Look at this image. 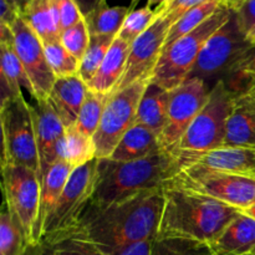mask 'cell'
<instances>
[{
	"mask_svg": "<svg viewBox=\"0 0 255 255\" xmlns=\"http://www.w3.org/2000/svg\"><path fill=\"white\" fill-rule=\"evenodd\" d=\"M163 202V188H156L105 209H86L71 236L91 242L106 255H117L128 247L157 238Z\"/></svg>",
	"mask_w": 255,
	"mask_h": 255,
	"instance_id": "cell-1",
	"label": "cell"
},
{
	"mask_svg": "<svg viewBox=\"0 0 255 255\" xmlns=\"http://www.w3.org/2000/svg\"><path fill=\"white\" fill-rule=\"evenodd\" d=\"M163 209L156 239H187L211 244L241 213L209 197L163 186Z\"/></svg>",
	"mask_w": 255,
	"mask_h": 255,
	"instance_id": "cell-2",
	"label": "cell"
},
{
	"mask_svg": "<svg viewBox=\"0 0 255 255\" xmlns=\"http://www.w3.org/2000/svg\"><path fill=\"white\" fill-rule=\"evenodd\" d=\"M177 173L176 159L164 151L137 161L97 159L96 182L87 209L100 211L149 189L162 188Z\"/></svg>",
	"mask_w": 255,
	"mask_h": 255,
	"instance_id": "cell-3",
	"label": "cell"
},
{
	"mask_svg": "<svg viewBox=\"0 0 255 255\" xmlns=\"http://www.w3.org/2000/svg\"><path fill=\"white\" fill-rule=\"evenodd\" d=\"M234 95L224 81L212 87L207 104L171 153L178 172L197 157L223 147Z\"/></svg>",
	"mask_w": 255,
	"mask_h": 255,
	"instance_id": "cell-4",
	"label": "cell"
},
{
	"mask_svg": "<svg viewBox=\"0 0 255 255\" xmlns=\"http://www.w3.org/2000/svg\"><path fill=\"white\" fill-rule=\"evenodd\" d=\"M232 12L233 10L221 5L197 29L167 46L162 52L151 81L168 91L183 84L188 79L207 41L228 21Z\"/></svg>",
	"mask_w": 255,
	"mask_h": 255,
	"instance_id": "cell-5",
	"label": "cell"
},
{
	"mask_svg": "<svg viewBox=\"0 0 255 255\" xmlns=\"http://www.w3.org/2000/svg\"><path fill=\"white\" fill-rule=\"evenodd\" d=\"M0 126L2 133V164H19L39 174L42 181L39 149L30 104L24 95L1 100Z\"/></svg>",
	"mask_w": 255,
	"mask_h": 255,
	"instance_id": "cell-6",
	"label": "cell"
},
{
	"mask_svg": "<svg viewBox=\"0 0 255 255\" xmlns=\"http://www.w3.org/2000/svg\"><path fill=\"white\" fill-rule=\"evenodd\" d=\"M97 158L75 168L67 181L61 197L42 232L41 244L54 246L67 238L79 227L90 206L96 182Z\"/></svg>",
	"mask_w": 255,
	"mask_h": 255,
	"instance_id": "cell-7",
	"label": "cell"
},
{
	"mask_svg": "<svg viewBox=\"0 0 255 255\" xmlns=\"http://www.w3.org/2000/svg\"><path fill=\"white\" fill-rule=\"evenodd\" d=\"M163 186L209 197L241 212L255 204V177L248 174L182 169Z\"/></svg>",
	"mask_w": 255,
	"mask_h": 255,
	"instance_id": "cell-8",
	"label": "cell"
},
{
	"mask_svg": "<svg viewBox=\"0 0 255 255\" xmlns=\"http://www.w3.org/2000/svg\"><path fill=\"white\" fill-rule=\"evenodd\" d=\"M1 177L4 206L20 224L29 246H39L37 222L41 194L39 174L19 164H2Z\"/></svg>",
	"mask_w": 255,
	"mask_h": 255,
	"instance_id": "cell-9",
	"label": "cell"
},
{
	"mask_svg": "<svg viewBox=\"0 0 255 255\" xmlns=\"http://www.w3.org/2000/svg\"><path fill=\"white\" fill-rule=\"evenodd\" d=\"M151 79L139 80L110 96L101 122L94 136L96 158H110L114 149L137 122L139 101Z\"/></svg>",
	"mask_w": 255,
	"mask_h": 255,
	"instance_id": "cell-10",
	"label": "cell"
},
{
	"mask_svg": "<svg viewBox=\"0 0 255 255\" xmlns=\"http://www.w3.org/2000/svg\"><path fill=\"white\" fill-rule=\"evenodd\" d=\"M211 89L199 79H188L171 91L166 126L159 136L162 151L172 153L209 97Z\"/></svg>",
	"mask_w": 255,
	"mask_h": 255,
	"instance_id": "cell-11",
	"label": "cell"
},
{
	"mask_svg": "<svg viewBox=\"0 0 255 255\" xmlns=\"http://www.w3.org/2000/svg\"><path fill=\"white\" fill-rule=\"evenodd\" d=\"M9 27L12 32L16 54L32 86V97L34 100H46L56 76L47 62L41 39L21 14Z\"/></svg>",
	"mask_w": 255,
	"mask_h": 255,
	"instance_id": "cell-12",
	"label": "cell"
},
{
	"mask_svg": "<svg viewBox=\"0 0 255 255\" xmlns=\"http://www.w3.org/2000/svg\"><path fill=\"white\" fill-rule=\"evenodd\" d=\"M171 26L169 20L158 14L153 24L134 40L131 45L125 74L114 92L120 91L139 80L152 79L154 69L163 52L164 42Z\"/></svg>",
	"mask_w": 255,
	"mask_h": 255,
	"instance_id": "cell-13",
	"label": "cell"
},
{
	"mask_svg": "<svg viewBox=\"0 0 255 255\" xmlns=\"http://www.w3.org/2000/svg\"><path fill=\"white\" fill-rule=\"evenodd\" d=\"M30 111L34 122L41 173L44 177V173L51 164L57 161H64L62 152L66 127L47 99L35 100V104L30 105Z\"/></svg>",
	"mask_w": 255,
	"mask_h": 255,
	"instance_id": "cell-14",
	"label": "cell"
},
{
	"mask_svg": "<svg viewBox=\"0 0 255 255\" xmlns=\"http://www.w3.org/2000/svg\"><path fill=\"white\" fill-rule=\"evenodd\" d=\"M223 147L255 148V85L234 95Z\"/></svg>",
	"mask_w": 255,
	"mask_h": 255,
	"instance_id": "cell-15",
	"label": "cell"
},
{
	"mask_svg": "<svg viewBox=\"0 0 255 255\" xmlns=\"http://www.w3.org/2000/svg\"><path fill=\"white\" fill-rule=\"evenodd\" d=\"M255 167V148L221 147L194 158L183 169H198L207 172L248 174ZM182 171V169H181Z\"/></svg>",
	"mask_w": 255,
	"mask_h": 255,
	"instance_id": "cell-16",
	"label": "cell"
},
{
	"mask_svg": "<svg viewBox=\"0 0 255 255\" xmlns=\"http://www.w3.org/2000/svg\"><path fill=\"white\" fill-rule=\"evenodd\" d=\"M87 91L89 86L80 75L56 79L47 100L59 115L65 127L75 125L86 99Z\"/></svg>",
	"mask_w": 255,
	"mask_h": 255,
	"instance_id": "cell-17",
	"label": "cell"
},
{
	"mask_svg": "<svg viewBox=\"0 0 255 255\" xmlns=\"http://www.w3.org/2000/svg\"><path fill=\"white\" fill-rule=\"evenodd\" d=\"M208 247L213 255H249L255 248V218L241 212Z\"/></svg>",
	"mask_w": 255,
	"mask_h": 255,
	"instance_id": "cell-18",
	"label": "cell"
},
{
	"mask_svg": "<svg viewBox=\"0 0 255 255\" xmlns=\"http://www.w3.org/2000/svg\"><path fill=\"white\" fill-rule=\"evenodd\" d=\"M0 52H1V56H0V60H1L0 74H1L2 87L1 100L22 94L21 87L26 89L32 96L34 94L32 86L15 50L11 30L9 26L1 24H0Z\"/></svg>",
	"mask_w": 255,
	"mask_h": 255,
	"instance_id": "cell-19",
	"label": "cell"
},
{
	"mask_svg": "<svg viewBox=\"0 0 255 255\" xmlns=\"http://www.w3.org/2000/svg\"><path fill=\"white\" fill-rule=\"evenodd\" d=\"M129 51L131 45L116 36L99 71L87 84L89 89L96 94L111 96L124 76Z\"/></svg>",
	"mask_w": 255,
	"mask_h": 255,
	"instance_id": "cell-20",
	"label": "cell"
},
{
	"mask_svg": "<svg viewBox=\"0 0 255 255\" xmlns=\"http://www.w3.org/2000/svg\"><path fill=\"white\" fill-rule=\"evenodd\" d=\"M72 171L74 168L66 161H57L51 164L44 173L41 181V194H40L39 222H37L39 246L41 244L42 232L66 187Z\"/></svg>",
	"mask_w": 255,
	"mask_h": 255,
	"instance_id": "cell-21",
	"label": "cell"
},
{
	"mask_svg": "<svg viewBox=\"0 0 255 255\" xmlns=\"http://www.w3.org/2000/svg\"><path fill=\"white\" fill-rule=\"evenodd\" d=\"M171 91L154 82H149L144 90L137 110V122L161 136L168 116Z\"/></svg>",
	"mask_w": 255,
	"mask_h": 255,
	"instance_id": "cell-22",
	"label": "cell"
},
{
	"mask_svg": "<svg viewBox=\"0 0 255 255\" xmlns=\"http://www.w3.org/2000/svg\"><path fill=\"white\" fill-rule=\"evenodd\" d=\"M162 152L158 136L141 124H136L125 133L110 159L120 162L137 161Z\"/></svg>",
	"mask_w": 255,
	"mask_h": 255,
	"instance_id": "cell-23",
	"label": "cell"
},
{
	"mask_svg": "<svg viewBox=\"0 0 255 255\" xmlns=\"http://www.w3.org/2000/svg\"><path fill=\"white\" fill-rule=\"evenodd\" d=\"M21 15L41 39L42 44L60 39L50 0H30Z\"/></svg>",
	"mask_w": 255,
	"mask_h": 255,
	"instance_id": "cell-24",
	"label": "cell"
},
{
	"mask_svg": "<svg viewBox=\"0 0 255 255\" xmlns=\"http://www.w3.org/2000/svg\"><path fill=\"white\" fill-rule=\"evenodd\" d=\"M129 6H109L105 2L95 11L84 17L90 35H114L117 36L124 22L131 12Z\"/></svg>",
	"mask_w": 255,
	"mask_h": 255,
	"instance_id": "cell-25",
	"label": "cell"
},
{
	"mask_svg": "<svg viewBox=\"0 0 255 255\" xmlns=\"http://www.w3.org/2000/svg\"><path fill=\"white\" fill-rule=\"evenodd\" d=\"M62 158L72 168H79L96 158L94 138L80 131L75 125L66 127Z\"/></svg>",
	"mask_w": 255,
	"mask_h": 255,
	"instance_id": "cell-26",
	"label": "cell"
},
{
	"mask_svg": "<svg viewBox=\"0 0 255 255\" xmlns=\"http://www.w3.org/2000/svg\"><path fill=\"white\" fill-rule=\"evenodd\" d=\"M29 248L24 231L4 206L0 214V255H26Z\"/></svg>",
	"mask_w": 255,
	"mask_h": 255,
	"instance_id": "cell-27",
	"label": "cell"
},
{
	"mask_svg": "<svg viewBox=\"0 0 255 255\" xmlns=\"http://www.w3.org/2000/svg\"><path fill=\"white\" fill-rule=\"evenodd\" d=\"M219 6H221V4L217 0H209V1L198 5V6L193 7L189 11H187L169 29L166 42H164V49L167 46H169L171 44H173L178 39H181L182 36L193 31L199 25L203 24L209 16H212L216 12V10Z\"/></svg>",
	"mask_w": 255,
	"mask_h": 255,
	"instance_id": "cell-28",
	"label": "cell"
},
{
	"mask_svg": "<svg viewBox=\"0 0 255 255\" xmlns=\"http://www.w3.org/2000/svg\"><path fill=\"white\" fill-rule=\"evenodd\" d=\"M116 36L114 35H92L90 37V44L85 52L84 57L80 61L79 75L86 84H89L96 72L99 71L100 66L104 62L112 42L115 41Z\"/></svg>",
	"mask_w": 255,
	"mask_h": 255,
	"instance_id": "cell-29",
	"label": "cell"
},
{
	"mask_svg": "<svg viewBox=\"0 0 255 255\" xmlns=\"http://www.w3.org/2000/svg\"><path fill=\"white\" fill-rule=\"evenodd\" d=\"M109 99L110 96L96 94V92L91 91L89 89L84 105L80 110L79 117L75 122V126L80 131L84 132L85 134L94 138L95 133H96L97 128L100 126V122H101L102 115H104L105 107H106Z\"/></svg>",
	"mask_w": 255,
	"mask_h": 255,
	"instance_id": "cell-30",
	"label": "cell"
},
{
	"mask_svg": "<svg viewBox=\"0 0 255 255\" xmlns=\"http://www.w3.org/2000/svg\"><path fill=\"white\" fill-rule=\"evenodd\" d=\"M47 62L56 79L79 75L80 61L64 47L60 39L44 44Z\"/></svg>",
	"mask_w": 255,
	"mask_h": 255,
	"instance_id": "cell-31",
	"label": "cell"
},
{
	"mask_svg": "<svg viewBox=\"0 0 255 255\" xmlns=\"http://www.w3.org/2000/svg\"><path fill=\"white\" fill-rule=\"evenodd\" d=\"M157 17H158V11L147 5L144 7L132 10L125 20L124 26L120 30L117 36L132 45L137 37L141 36L153 24Z\"/></svg>",
	"mask_w": 255,
	"mask_h": 255,
	"instance_id": "cell-32",
	"label": "cell"
},
{
	"mask_svg": "<svg viewBox=\"0 0 255 255\" xmlns=\"http://www.w3.org/2000/svg\"><path fill=\"white\" fill-rule=\"evenodd\" d=\"M151 255H213L208 244L187 239H154Z\"/></svg>",
	"mask_w": 255,
	"mask_h": 255,
	"instance_id": "cell-33",
	"label": "cell"
},
{
	"mask_svg": "<svg viewBox=\"0 0 255 255\" xmlns=\"http://www.w3.org/2000/svg\"><path fill=\"white\" fill-rule=\"evenodd\" d=\"M90 35L85 19L80 20L72 26L67 27L60 35V41L65 49L79 61H81L90 44Z\"/></svg>",
	"mask_w": 255,
	"mask_h": 255,
	"instance_id": "cell-34",
	"label": "cell"
},
{
	"mask_svg": "<svg viewBox=\"0 0 255 255\" xmlns=\"http://www.w3.org/2000/svg\"><path fill=\"white\" fill-rule=\"evenodd\" d=\"M49 249L51 255H106L91 242L79 236L67 237L54 246H50Z\"/></svg>",
	"mask_w": 255,
	"mask_h": 255,
	"instance_id": "cell-35",
	"label": "cell"
},
{
	"mask_svg": "<svg viewBox=\"0 0 255 255\" xmlns=\"http://www.w3.org/2000/svg\"><path fill=\"white\" fill-rule=\"evenodd\" d=\"M50 5H51L60 35L65 29L84 19L74 0H50Z\"/></svg>",
	"mask_w": 255,
	"mask_h": 255,
	"instance_id": "cell-36",
	"label": "cell"
},
{
	"mask_svg": "<svg viewBox=\"0 0 255 255\" xmlns=\"http://www.w3.org/2000/svg\"><path fill=\"white\" fill-rule=\"evenodd\" d=\"M207 1H209V0H168L162 6L156 7V10L159 15L167 17L169 22L173 25L187 11Z\"/></svg>",
	"mask_w": 255,
	"mask_h": 255,
	"instance_id": "cell-37",
	"label": "cell"
},
{
	"mask_svg": "<svg viewBox=\"0 0 255 255\" xmlns=\"http://www.w3.org/2000/svg\"><path fill=\"white\" fill-rule=\"evenodd\" d=\"M237 19L242 30L247 35L255 29V0H247L238 10H236Z\"/></svg>",
	"mask_w": 255,
	"mask_h": 255,
	"instance_id": "cell-38",
	"label": "cell"
},
{
	"mask_svg": "<svg viewBox=\"0 0 255 255\" xmlns=\"http://www.w3.org/2000/svg\"><path fill=\"white\" fill-rule=\"evenodd\" d=\"M19 15L20 11H17L6 0H0V24L10 26Z\"/></svg>",
	"mask_w": 255,
	"mask_h": 255,
	"instance_id": "cell-39",
	"label": "cell"
},
{
	"mask_svg": "<svg viewBox=\"0 0 255 255\" xmlns=\"http://www.w3.org/2000/svg\"><path fill=\"white\" fill-rule=\"evenodd\" d=\"M153 241H146L128 247L117 255H151Z\"/></svg>",
	"mask_w": 255,
	"mask_h": 255,
	"instance_id": "cell-40",
	"label": "cell"
},
{
	"mask_svg": "<svg viewBox=\"0 0 255 255\" xmlns=\"http://www.w3.org/2000/svg\"><path fill=\"white\" fill-rule=\"evenodd\" d=\"M75 4L79 7L80 12L84 17H86L87 15L91 14L92 11L97 9L99 6H101L102 4L106 2V0H74Z\"/></svg>",
	"mask_w": 255,
	"mask_h": 255,
	"instance_id": "cell-41",
	"label": "cell"
},
{
	"mask_svg": "<svg viewBox=\"0 0 255 255\" xmlns=\"http://www.w3.org/2000/svg\"><path fill=\"white\" fill-rule=\"evenodd\" d=\"M26 255H51V252H50L49 247L40 244V246L36 247H30L27 249Z\"/></svg>",
	"mask_w": 255,
	"mask_h": 255,
	"instance_id": "cell-42",
	"label": "cell"
},
{
	"mask_svg": "<svg viewBox=\"0 0 255 255\" xmlns=\"http://www.w3.org/2000/svg\"><path fill=\"white\" fill-rule=\"evenodd\" d=\"M217 1H218L221 5L227 6L228 9L236 11V10H238L239 7H241L242 5L247 1V0H217Z\"/></svg>",
	"mask_w": 255,
	"mask_h": 255,
	"instance_id": "cell-43",
	"label": "cell"
},
{
	"mask_svg": "<svg viewBox=\"0 0 255 255\" xmlns=\"http://www.w3.org/2000/svg\"><path fill=\"white\" fill-rule=\"evenodd\" d=\"M7 2H9L10 5H12V6L15 7V9L17 10V11H20V14L22 12V10L25 9V6L27 5V2L30 1V0H6Z\"/></svg>",
	"mask_w": 255,
	"mask_h": 255,
	"instance_id": "cell-44",
	"label": "cell"
},
{
	"mask_svg": "<svg viewBox=\"0 0 255 255\" xmlns=\"http://www.w3.org/2000/svg\"><path fill=\"white\" fill-rule=\"evenodd\" d=\"M167 1H168V0H148V1H147V6L158 7V6H162L163 4H166Z\"/></svg>",
	"mask_w": 255,
	"mask_h": 255,
	"instance_id": "cell-45",
	"label": "cell"
},
{
	"mask_svg": "<svg viewBox=\"0 0 255 255\" xmlns=\"http://www.w3.org/2000/svg\"><path fill=\"white\" fill-rule=\"evenodd\" d=\"M242 212H243V213H246V214H248V216L253 217V218H255V204H254V206H252L251 208L244 209V211H242Z\"/></svg>",
	"mask_w": 255,
	"mask_h": 255,
	"instance_id": "cell-46",
	"label": "cell"
},
{
	"mask_svg": "<svg viewBox=\"0 0 255 255\" xmlns=\"http://www.w3.org/2000/svg\"><path fill=\"white\" fill-rule=\"evenodd\" d=\"M248 40L251 41V44L253 45V46H255V29L248 34Z\"/></svg>",
	"mask_w": 255,
	"mask_h": 255,
	"instance_id": "cell-47",
	"label": "cell"
},
{
	"mask_svg": "<svg viewBox=\"0 0 255 255\" xmlns=\"http://www.w3.org/2000/svg\"><path fill=\"white\" fill-rule=\"evenodd\" d=\"M137 1H138V0H132V4H131V6H129V7H131V10H133V6L136 5Z\"/></svg>",
	"mask_w": 255,
	"mask_h": 255,
	"instance_id": "cell-48",
	"label": "cell"
},
{
	"mask_svg": "<svg viewBox=\"0 0 255 255\" xmlns=\"http://www.w3.org/2000/svg\"><path fill=\"white\" fill-rule=\"evenodd\" d=\"M249 255H255V248H254V251H253V252H252V253H251V254H249Z\"/></svg>",
	"mask_w": 255,
	"mask_h": 255,
	"instance_id": "cell-49",
	"label": "cell"
},
{
	"mask_svg": "<svg viewBox=\"0 0 255 255\" xmlns=\"http://www.w3.org/2000/svg\"><path fill=\"white\" fill-rule=\"evenodd\" d=\"M252 176L255 177V167H254V171H253V174H252Z\"/></svg>",
	"mask_w": 255,
	"mask_h": 255,
	"instance_id": "cell-50",
	"label": "cell"
}]
</instances>
